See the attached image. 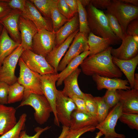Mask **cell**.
Returning a JSON list of instances; mask_svg holds the SVG:
<instances>
[{"instance_id":"1","label":"cell","mask_w":138,"mask_h":138,"mask_svg":"<svg viewBox=\"0 0 138 138\" xmlns=\"http://www.w3.org/2000/svg\"><path fill=\"white\" fill-rule=\"evenodd\" d=\"M110 46L104 51L86 58L80 64L81 70L86 75H96L111 78H120L123 73L112 61Z\"/></svg>"},{"instance_id":"2","label":"cell","mask_w":138,"mask_h":138,"mask_svg":"<svg viewBox=\"0 0 138 138\" xmlns=\"http://www.w3.org/2000/svg\"><path fill=\"white\" fill-rule=\"evenodd\" d=\"M85 9L91 32L97 36L109 39L111 45L120 43L121 40L111 30L107 16L103 11L95 8L90 3Z\"/></svg>"},{"instance_id":"3","label":"cell","mask_w":138,"mask_h":138,"mask_svg":"<svg viewBox=\"0 0 138 138\" xmlns=\"http://www.w3.org/2000/svg\"><path fill=\"white\" fill-rule=\"evenodd\" d=\"M18 65L20 72L17 82L24 88L23 99L31 93L44 95L41 88L42 75L29 69L20 57Z\"/></svg>"},{"instance_id":"4","label":"cell","mask_w":138,"mask_h":138,"mask_svg":"<svg viewBox=\"0 0 138 138\" xmlns=\"http://www.w3.org/2000/svg\"><path fill=\"white\" fill-rule=\"evenodd\" d=\"M106 13L115 17L120 25L124 34L129 24L134 20L138 19V7L122 2L119 0L111 1L110 5L106 9Z\"/></svg>"},{"instance_id":"5","label":"cell","mask_w":138,"mask_h":138,"mask_svg":"<svg viewBox=\"0 0 138 138\" xmlns=\"http://www.w3.org/2000/svg\"><path fill=\"white\" fill-rule=\"evenodd\" d=\"M25 106H30L34 109V119L40 125L47 122L52 112L51 107L44 95L30 94L22 100L18 108Z\"/></svg>"},{"instance_id":"6","label":"cell","mask_w":138,"mask_h":138,"mask_svg":"<svg viewBox=\"0 0 138 138\" xmlns=\"http://www.w3.org/2000/svg\"><path fill=\"white\" fill-rule=\"evenodd\" d=\"M55 45V32L41 29L33 38L31 51L45 58Z\"/></svg>"},{"instance_id":"7","label":"cell","mask_w":138,"mask_h":138,"mask_svg":"<svg viewBox=\"0 0 138 138\" xmlns=\"http://www.w3.org/2000/svg\"><path fill=\"white\" fill-rule=\"evenodd\" d=\"M24 50L21 44L4 60L0 67V82H3L9 86L17 82L15 75L16 66Z\"/></svg>"},{"instance_id":"8","label":"cell","mask_w":138,"mask_h":138,"mask_svg":"<svg viewBox=\"0 0 138 138\" xmlns=\"http://www.w3.org/2000/svg\"><path fill=\"white\" fill-rule=\"evenodd\" d=\"M122 112V105L119 102L109 112L105 120L96 126V129L101 131L104 135L103 138H125L124 134L118 133L115 130L118 120Z\"/></svg>"},{"instance_id":"9","label":"cell","mask_w":138,"mask_h":138,"mask_svg":"<svg viewBox=\"0 0 138 138\" xmlns=\"http://www.w3.org/2000/svg\"><path fill=\"white\" fill-rule=\"evenodd\" d=\"M77 109L75 105L71 99L65 95L62 90H57L55 110L60 123H61L63 126L69 127L72 113Z\"/></svg>"},{"instance_id":"10","label":"cell","mask_w":138,"mask_h":138,"mask_svg":"<svg viewBox=\"0 0 138 138\" xmlns=\"http://www.w3.org/2000/svg\"><path fill=\"white\" fill-rule=\"evenodd\" d=\"M88 36L79 31L76 34L68 50L59 64L57 71H62L73 59L83 52L89 50Z\"/></svg>"},{"instance_id":"11","label":"cell","mask_w":138,"mask_h":138,"mask_svg":"<svg viewBox=\"0 0 138 138\" xmlns=\"http://www.w3.org/2000/svg\"><path fill=\"white\" fill-rule=\"evenodd\" d=\"M20 57L29 69L41 75L55 73L45 57L31 50H24Z\"/></svg>"},{"instance_id":"12","label":"cell","mask_w":138,"mask_h":138,"mask_svg":"<svg viewBox=\"0 0 138 138\" xmlns=\"http://www.w3.org/2000/svg\"><path fill=\"white\" fill-rule=\"evenodd\" d=\"M59 73L49 74L42 75L41 88L43 95L49 102L54 116V123L58 126L60 123L57 119L55 110L56 100L57 89L56 82L58 77Z\"/></svg>"},{"instance_id":"13","label":"cell","mask_w":138,"mask_h":138,"mask_svg":"<svg viewBox=\"0 0 138 138\" xmlns=\"http://www.w3.org/2000/svg\"><path fill=\"white\" fill-rule=\"evenodd\" d=\"M124 35L120 46L116 49L112 48L111 54L112 56L118 59L127 60L138 54V37Z\"/></svg>"},{"instance_id":"14","label":"cell","mask_w":138,"mask_h":138,"mask_svg":"<svg viewBox=\"0 0 138 138\" xmlns=\"http://www.w3.org/2000/svg\"><path fill=\"white\" fill-rule=\"evenodd\" d=\"M22 12L17 9H12L8 14L0 20V24L6 29L9 36L15 42L21 43L18 22Z\"/></svg>"},{"instance_id":"15","label":"cell","mask_w":138,"mask_h":138,"mask_svg":"<svg viewBox=\"0 0 138 138\" xmlns=\"http://www.w3.org/2000/svg\"><path fill=\"white\" fill-rule=\"evenodd\" d=\"M18 26L21 46L24 50L31 51L32 39L38 29L32 21L21 15L19 18Z\"/></svg>"},{"instance_id":"16","label":"cell","mask_w":138,"mask_h":138,"mask_svg":"<svg viewBox=\"0 0 138 138\" xmlns=\"http://www.w3.org/2000/svg\"><path fill=\"white\" fill-rule=\"evenodd\" d=\"M21 15L32 21L38 30L44 29L49 31H53L50 19L42 16L30 0L26 1V10Z\"/></svg>"},{"instance_id":"17","label":"cell","mask_w":138,"mask_h":138,"mask_svg":"<svg viewBox=\"0 0 138 138\" xmlns=\"http://www.w3.org/2000/svg\"><path fill=\"white\" fill-rule=\"evenodd\" d=\"M122 105V112L138 114V90H117Z\"/></svg>"},{"instance_id":"18","label":"cell","mask_w":138,"mask_h":138,"mask_svg":"<svg viewBox=\"0 0 138 138\" xmlns=\"http://www.w3.org/2000/svg\"><path fill=\"white\" fill-rule=\"evenodd\" d=\"M79 31L78 29L71 34L61 45L54 47L46 57V61L54 68L55 73H57L58 66L62 58L70 47L75 36Z\"/></svg>"},{"instance_id":"19","label":"cell","mask_w":138,"mask_h":138,"mask_svg":"<svg viewBox=\"0 0 138 138\" xmlns=\"http://www.w3.org/2000/svg\"><path fill=\"white\" fill-rule=\"evenodd\" d=\"M93 79L95 82L98 90L103 89L107 90H130L131 87L127 80L120 78H111L103 77L95 75L92 76Z\"/></svg>"},{"instance_id":"20","label":"cell","mask_w":138,"mask_h":138,"mask_svg":"<svg viewBox=\"0 0 138 138\" xmlns=\"http://www.w3.org/2000/svg\"><path fill=\"white\" fill-rule=\"evenodd\" d=\"M16 109L13 107L0 104V135L6 133L16 124Z\"/></svg>"},{"instance_id":"21","label":"cell","mask_w":138,"mask_h":138,"mask_svg":"<svg viewBox=\"0 0 138 138\" xmlns=\"http://www.w3.org/2000/svg\"><path fill=\"white\" fill-rule=\"evenodd\" d=\"M112 61L125 75L131 89L133 88L135 71L138 64V55L127 60L119 59L112 56Z\"/></svg>"},{"instance_id":"22","label":"cell","mask_w":138,"mask_h":138,"mask_svg":"<svg viewBox=\"0 0 138 138\" xmlns=\"http://www.w3.org/2000/svg\"><path fill=\"white\" fill-rule=\"evenodd\" d=\"M98 123L96 117L88 113L81 112L77 109L72 113L69 128L74 129L89 126H96Z\"/></svg>"},{"instance_id":"23","label":"cell","mask_w":138,"mask_h":138,"mask_svg":"<svg viewBox=\"0 0 138 138\" xmlns=\"http://www.w3.org/2000/svg\"><path fill=\"white\" fill-rule=\"evenodd\" d=\"M79 28L78 13L69 19L55 32V47L62 43L72 33Z\"/></svg>"},{"instance_id":"24","label":"cell","mask_w":138,"mask_h":138,"mask_svg":"<svg viewBox=\"0 0 138 138\" xmlns=\"http://www.w3.org/2000/svg\"><path fill=\"white\" fill-rule=\"evenodd\" d=\"M81 71L78 68L64 79V86L62 91L65 95L73 94L83 99L84 93L80 89L78 82V78Z\"/></svg>"},{"instance_id":"25","label":"cell","mask_w":138,"mask_h":138,"mask_svg":"<svg viewBox=\"0 0 138 138\" xmlns=\"http://www.w3.org/2000/svg\"><path fill=\"white\" fill-rule=\"evenodd\" d=\"M20 44L15 42L10 38L3 27L0 34V67L5 59Z\"/></svg>"},{"instance_id":"26","label":"cell","mask_w":138,"mask_h":138,"mask_svg":"<svg viewBox=\"0 0 138 138\" xmlns=\"http://www.w3.org/2000/svg\"><path fill=\"white\" fill-rule=\"evenodd\" d=\"M87 41L90 52L88 56L100 53L111 45L109 39L97 36L91 32L88 35Z\"/></svg>"},{"instance_id":"27","label":"cell","mask_w":138,"mask_h":138,"mask_svg":"<svg viewBox=\"0 0 138 138\" xmlns=\"http://www.w3.org/2000/svg\"><path fill=\"white\" fill-rule=\"evenodd\" d=\"M89 50L86 51L74 58L69 62L66 67L59 74L56 82L57 86L62 85L64 79L78 68L83 60L89 56Z\"/></svg>"},{"instance_id":"28","label":"cell","mask_w":138,"mask_h":138,"mask_svg":"<svg viewBox=\"0 0 138 138\" xmlns=\"http://www.w3.org/2000/svg\"><path fill=\"white\" fill-rule=\"evenodd\" d=\"M24 88L17 82L9 85L8 97V103L11 104L20 101L23 99Z\"/></svg>"},{"instance_id":"29","label":"cell","mask_w":138,"mask_h":138,"mask_svg":"<svg viewBox=\"0 0 138 138\" xmlns=\"http://www.w3.org/2000/svg\"><path fill=\"white\" fill-rule=\"evenodd\" d=\"M78 14L79 22V32L88 35L90 32L88 26L85 8L82 4L80 0H77Z\"/></svg>"},{"instance_id":"30","label":"cell","mask_w":138,"mask_h":138,"mask_svg":"<svg viewBox=\"0 0 138 138\" xmlns=\"http://www.w3.org/2000/svg\"><path fill=\"white\" fill-rule=\"evenodd\" d=\"M56 0L51 10V19L53 31L56 32L69 20L62 15L58 10L56 5Z\"/></svg>"},{"instance_id":"31","label":"cell","mask_w":138,"mask_h":138,"mask_svg":"<svg viewBox=\"0 0 138 138\" xmlns=\"http://www.w3.org/2000/svg\"><path fill=\"white\" fill-rule=\"evenodd\" d=\"M27 117L26 113L22 114L14 126L1 135L0 138H19L21 132L24 130Z\"/></svg>"},{"instance_id":"32","label":"cell","mask_w":138,"mask_h":138,"mask_svg":"<svg viewBox=\"0 0 138 138\" xmlns=\"http://www.w3.org/2000/svg\"><path fill=\"white\" fill-rule=\"evenodd\" d=\"M46 18L51 19V10L55 0H30Z\"/></svg>"},{"instance_id":"33","label":"cell","mask_w":138,"mask_h":138,"mask_svg":"<svg viewBox=\"0 0 138 138\" xmlns=\"http://www.w3.org/2000/svg\"><path fill=\"white\" fill-rule=\"evenodd\" d=\"M94 99L97 105L96 118L98 123L102 122L109 113L110 109L102 97H95Z\"/></svg>"},{"instance_id":"34","label":"cell","mask_w":138,"mask_h":138,"mask_svg":"<svg viewBox=\"0 0 138 138\" xmlns=\"http://www.w3.org/2000/svg\"><path fill=\"white\" fill-rule=\"evenodd\" d=\"M131 129L138 130V114L122 112L119 119Z\"/></svg>"},{"instance_id":"35","label":"cell","mask_w":138,"mask_h":138,"mask_svg":"<svg viewBox=\"0 0 138 138\" xmlns=\"http://www.w3.org/2000/svg\"><path fill=\"white\" fill-rule=\"evenodd\" d=\"M105 14L107 16L109 26L111 30L116 36L122 41L124 35L120 25L113 16L107 13H106Z\"/></svg>"},{"instance_id":"36","label":"cell","mask_w":138,"mask_h":138,"mask_svg":"<svg viewBox=\"0 0 138 138\" xmlns=\"http://www.w3.org/2000/svg\"><path fill=\"white\" fill-rule=\"evenodd\" d=\"M96 126H89L76 129L69 128L64 138H79L84 133L88 132H93L96 129Z\"/></svg>"},{"instance_id":"37","label":"cell","mask_w":138,"mask_h":138,"mask_svg":"<svg viewBox=\"0 0 138 138\" xmlns=\"http://www.w3.org/2000/svg\"><path fill=\"white\" fill-rule=\"evenodd\" d=\"M86 108L88 113L96 117L97 110V105L94 97L89 94L84 93V98Z\"/></svg>"},{"instance_id":"38","label":"cell","mask_w":138,"mask_h":138,"mask_svg":"<svg viewBox=\"0 0 138 138\" xmlns=\"http://www.w3.org/2000/svg\"><path fill=\"white\" fill-rule=\"evenodd\" d=\"M102 97L110 109L113 107L119 101L117 90H107Z\"/></svg>"},{"instance_id":"39","label":"cell","mask_w":138,"mask_h":138,"mask_svg":"<svg viewBox=\"0 0 138 138\" xmlns=\"http://www.w3.org/2000/svg\"><path fill=\"white\" fill-rule=\"evenodd\" d=\"M56 5L59 12L67 19H70L75 15L71 12L65 0H56Z\"/></svg>"},{"instance_id":"40","label":"cell","mask_w":138,"mask_h":138,"mask_svg":"<svg viewBox=\"0 0 138 138\" xmlns=\"http://www.w3.org/2000/svg\"><path fill=\"white\" fill-rule=\"evenodd\" d=\"M12 9H17L22 12H25L26 0H4Z\"/></svg>"},{"instance_id":"41","label":"cell","mask_w":138,"mask_h":138,"mask_svg":"<svg viewBox=\"0 0 138 138\" xmlns=\"http://www.w3.org/2000/svg\"><path fill=\"white\" fill-rule=\"evenodd\" d=\"M9 85L3 82H0V104H8V97Z\"/></svg>"},{"instance_id":"42","label":"cell","mask_w":138,"mask_h":138,"mask_svg":"<svg viewBox=\"0 0 138 138\" xmlns=\"http://www.w3.org/2000/svg\"><path fill=\"white\" fill-rule=\"evenodd\" d=\"M124 34L138 37V19L134 20L129 24Z\"/></svg>"},{"instance_id":"43","label":"cell","mask_w":138,"mask_h":138,"mask_svg":"<svg viewBox=\"0 0 138 138\" xmlns=\"http://www.w3.org/2000/svg\"><path fill=\"white\" fill-rule=\"evenodd\" d=\"M67 96L72 100L75 105L77 109L81 112L88 113L86 110L85 103L83 99L73 94H69Z\"/></svg>"},{"instance_id":"44","label":"cell","mask_w":138,"mask_h":138,"mask_svg":"<svg viewBox=\"0 0 138 138\" xmlns=\"http://www.w3.org/2000/svg\"><path fill=\"white\" fill-rule=\"evenodd\" d=\"M50 127L47 126L44 128L39 127H36L34 129L36 133L33 136H29L27 134L24 130L21 131L20 133L19 138H39L41 135L44 132L49 129Z\"/></svg>"},{"instance_id":"45","label":"cell","mask_w":138,"mask_h":138,"mask_svg":"<svg viewBox=\"0 0 138 138\" xmlns=\"http://www.w3.org/2000/svg\"><path fill=\"white\" fill-rule=\"evenodd\" d=\"M111 2L110 0H91L90 3L95 8L102 10L106 9Z\"/></svg>"},{"instance_id":"46","label":"cell","mask_w":138,"mask_h":138,"mask_svg":"<svg viewBox=\"0 0 138 138\" xmlns=\"http://www.w3.org/2000/svg\"><path fill=\"white\" fill-rule=\"evenodd\" d=\"M12 10L4 0H0V20L8 14Z\"/></svg>"},{"instance_id":"47","label":"cell","mask_w":138,"mask_h":138,"mask_svg":"<svg viewBox=\"0 0 138 138\" xmlns=\"http://www.w3.org/2000/svg\"><path fill=\"white\" fill-rule=\"evenodd\" d=\"M72 13L74 15L78 13L77 0H65Z\"/></svg>"},{"instance_id":"48","label":"cell","mask_w":138,"mask_h":138,"mask_svg":"<svg viewBox=\"0 0 138 138\" xmlns=\"http://www.w3.org/2000/svg\"><path fill=\"white\" fill-rule=\"evenodd\" d=\"M122 2L138 7V0H119Z\"/></svg>"},{"instance_id":"49","label":"cell","mask_w":138,"mask_h":138,"mask_svg":"<svg viewBox=\"0 0 138 138\" xmlns=\"http://www.w3.org/2000/svg\"><path fill=\"white\" fill-rule=\"evenodd\" d=\"M138 90V74H135L133 88Z\"/></svg>"},{"instance_id":"50","label":"cell","mask_w":138,"mask_h":138,"mask_svg":"<svg viewBox=\"0 0 138 138\" xmlns=\"http://www.w3.org/2000/svg\"><path fill=\"white\" fill-rule=\"evenodd\" d=\"M80 0L82 5L85 8L90 4L91 2V0Z\"/></svg>"},{"instance_id":"51","label":"cell","mask_w":138,"mask_h":138,"mask_svg":"<svg viewBox=\"0 0 138 138\" xmlns=\"http://www.w3.org/2000/svg\"><path fill=\"white\" fill-rule=\"evenodd\" d=\"M96 136L95 138H100L103 135V134L100 131H99V132L96 133ZM81 138H86L85 137H82Z\"/></svg>"},{"instance_id":"52","label":"cell","mask_w":138,"mask_h":138,"mask_svg":"<svg viewBox=\"0 0 138 138\" xmlns=\"http://www.w3.org/2000/svg\"><path fill=\"white\" fill-rule=\"evenodd\" d=\"M3 26L1 24H0V34L1 33L3 29Z\"/></svg>"}]
</instances>
